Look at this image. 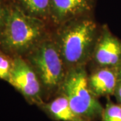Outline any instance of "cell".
Listing matches in <instances>:
<instances>
[{
    "instance_id": "3",
    "label": "cell",
    "mask_w": 121,
    "mask_h": 121,
    "mask_svg": "<svg viewBox=\"0 0 121 121\" xmlns=\"http://www.w3.org/2000/svg\"><path fill=\"white\" fill-rule=\"evenodd\" d=\"M24 58L39 78L44 100L56 96L64 82L67 69L52 39V33Z\"/></svg>"
},
{
    "instance_id": "17",
    "label": "cell",
    "mask_w": 121,
    "mask_h": 121,
    "mask_svg": "<svg viewBox=\"0 0 121 121\" xmlns=\"http://www.w3.org/2000/svg\"><path fill=\"white\" fill-rule=\"evenodd\" d=\"M4 1H7V0H4Z\"/></svg>"
},
{
    "instance_id": "7",
    "label": "cell",
    "mask_w": 121,
    "mask_h": 121,
    "mask_svg": "<svg viewBox=\"0 0 121 121\" xmlns=\"http://www.w3.org/2000/svg\"><path fill=\"white\" fill-rule=\"evenodd\" d=\"M95 0H51L50 24L52 28L79 17L93 15Z\"/></svg>"
},
{
    "instance_id": "13",
    "label": "cell",
    "mask_w": 121,
    "mask_h": 121,
    "mask_svg": "<svg viewBox=\"0 0 121 121\" xmlns=\"http://www.w3.org/2000/svg\"><path fill=\"white\" fill-rule=\"evenodd\" d=\"M8 0H0V30L4 24L7 13H8Z\"/></svg>"
},
{
    "instance_id": "9",
    "label": "cell",
    "mask_w": 121,
    "mask_h": 121,
    "mask_svg": "<svg viewBox=\"0 0 121 121\" xmlns=\"http://www.w3.org/2000/svg\"><path fill=\"white\" fill-rule=\"evenodd\" d=\"M48 117L56 121H90L78 115L71 108L65 95L57 94L39 107Z\"/></svg>"
},
{
    "instance_id": "15",
    "label": "cell",
    "mask_w": 121,
    "mask_h": 121,
    "mask_svg": "<svg viewBox=\"0 0 121 121\" xmlns=\"http://www.w3.org/2000/svg\"><path fill=\"white\" fill-rule=\"evenodd\" d=\"M117 70V73H118V78H121V65Z\"/></svg>"
},
{
    "instance_id": "11",
    "label": "cell",
    "mask_w": 121,
    "mask_h": 121,
    "mask_svg": "<svg viewBox=\"0 0 121 121\" xmlns=\"http://www.w3.org/2000/svg\"><path fill=\"white\" fill-rule=\"evenodd\" d=\"M102 121H121V105L114 102L110 97L107 101L102 116Z\"/></svg>"
},
{
    "instance_id": "12",
    "label": "cell",
    "mask_w": 121,
    "mask_h": 121,
    "mask_svg": "<svg viewBox=\"0 0 121 121\" xmlns=\"http://www.w3.org/2000/svg\"><path fill=\"white\" fill-rule=\"evenodd\" d=\"M13 66V58L4 52L0 53V79L8 82Z\"/></svg>"
},
{
    "instance_id": "2",
    "label": "cell",
    "mask_w": 121,
    "mask_h": 121,
    "mask_svg": "<svg viewBox=\"0 0 121 121\" xmlns=\"http://www.w3.org/2000/svg\"><path fill=\"white\" fill-rule=\"evenodd\" d=\"M100 28L93 15L79 17L52 28V38L67 71L86 67L90 62Z\"/></svg>"
},
{
    "instance_id": "1",
    "label": "cell",
    "mask_w": 121,
    "mask_h": 121,
    "mask_svg": "<svg viewBox=\"0 0 121 121\" xmlns=\"http://www.w3.org/2000/svg\"><path fill=\"white\" fill-rule=\"evenodd\" d=\"M52 30L48 23L27 14L8 0L6 18L0 30V49L12 58H24L50 36Z\"/></svg>"
},
{
    "instance_id": "16",
    "label": "cell",
    "mask_w": 121,
    "mask_h": 121,
    "mask_svg": "<svg viewBox=\"0 0 121 121\" xmlns=\"http://www.w3.org/2000/svg\"><path fill=\"white\" fill-rule=\"evenodd\" d=\"M1 52H2V51H1V49H0V53H1Z\"/></svg>"
},
{
    "instance_id": "14",
    "label": "cell",
    "mask_w": 121,
    "mask_h": 121,
    "mask_svg": "<svg viewBox=\"0 0 121 121\" xmlns=\"http://www.w3.org/2000/svg\"><path fill=\"white\" fill-rule=\"evenodd\" d=\"M114 96L117 103L121 105V78H118L117 86L114 93Z\"/></svg>"
},
{
    "instance_id": "10",
    "label": "cell",
    "mask_w": 121,
    "mask_h": 121,
    "mask_svg": "<svg viewBox=\"0 0 121 121\" xmlns=\"http://www.w3.org/2000/svg\"><path fill=\"white\" fill-rule=\"evenodd\" d=\"M25 13L50 24L51 0H9ZM51 25V24H50Z\"/></svg>"
},
{
    "instance_id": "6",
    "label": "cell",
    "mask_w": 121,
    "mask_h": 121,
    "mask_svg": "<svg viewBox=\"0 0 121 121\" xmlns=\"http://www.w3.org/2000/svg\"><path fill=\"white\" fill-rule=\"evenodd\" d=\"M91 63L95 68L118 69L121 65V40L106 24L101 26Z\"/></svg>"
},
{
    "instance_id": "8",
    "label": "cell",
    "mask_w": 121,
    "mask_h": 121,
    "mask_svg": "<svg viewBox=\"0 0 121 121\" xmlns=\"http://www.w3.org/2000/svg\"><path fill=\"white\" fill-rule=\"evenodd\" d=\"M118 75L117 69L96 68L87 76V83L96 98L114 95Z\"/></svg>"
},
{
    "instance_id": "4",
    "label": "cell",
    "mask_w": 121,
    "mask_h": 121,
    "mask_svg": "<svg viewBox=\"0 0 121 121\" xmlns=\"http://www.w3.org/2000/svg\"><path fill=\"white\" fill-rule=\"evenodd\" d=\"M87 76L86 66L69 69L58 94L65 95L80 117L90 121H101L104 106L90 90Z\"/></svg>"
},
{
    "instance_id": "5",
    "label": "cell",
    "mask_w": 121,
    "mask_h": 121,
    "mask_svg": "<svg viewBox=\"0 0 121 121\" xmlns=\"http://www.w3.org/2000/svg\"><path fill=\"white\" fill-rule=\"evenodd\" d=\"M8 83L30 104L39 107L45 102L39 78L24 58H13V66Z\"/></svg>"
}]
</instances>
